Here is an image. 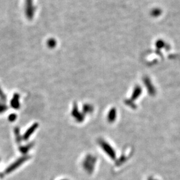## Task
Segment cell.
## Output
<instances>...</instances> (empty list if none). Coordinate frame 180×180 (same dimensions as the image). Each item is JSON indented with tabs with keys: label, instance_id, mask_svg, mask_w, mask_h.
Segmentation results:
<instances>
[{
	"label": "cell",
	"instance_id": "cell-12",
	"mask_svg": "<svg viewBox=\"0 0 180 180\" xmlns=\"http://www.w3.org/2000/svg\"><path fill=\"white\" fill-rule=\"evenodd\" d=\"M56 44H57L56 40L53 38L49 39L47 41V45L49 48H51V49L54 48L56 46Z\"/></svg>",
	"mask_w": 180,
	"mask_h": 180
},
{
	"label": "cell",
	"instance_id": "cell-8",
	"mask_svg": "<svg viewBox=\"0 0 180 180\" xmlns=\"http://www.w3.org/2000/svg\"><path fill=\"white\" fill-rule=\"evenodd\" d=\"M117 118V110L115 108H112L108 114V121L110 122H113Z\"/></svg>",
	"mask_w": 180,
	"mask_h": 180
},
{
	"label": "cell",
	"instance_id": "cell-7",
	"mask_svg": "<svg viewBox=\"0 0 180 180\" xmlns=\"http://www.w3.org/2000/svg\"><path fill=\"white\" fill-rule=\"evenodd\" d=\"M11 106L15 109H18L20 107V95L18 94H14L12 100L10 102Z\"/></svg>",
	"mask_w": 180,
	"mask_h": 180
},
{
	"label": "cell",
	"instance_id": "cell-1",
	"mask_svg": "<svg viewBox=\"0 0 180 180\" xmlns=\"http://www.w3.org/2000/svg\"><path fill=\"white\" fill-rule=\"evenodd\" d=\"M96 162V158L92 156H87L83 162V167L84 170L89 174H91L94 170Z\"/></svg>",
	"mask_w": 180,
	"mask_h": 180
},
{
	"label": "cell",
	"instance_id": "cell-4",
	"mask_svg": "<svg viewBox=\"0 0 180 180\" xmlns=\"http://www.w3.org/2000/svg\"><path fill=\"white\" fill-rule=\"evenodd\" d=\"M25 14L29 20L34 18L35 15V7L33 0H25Z\"/></svg>",
	"mask_w": 180,
	"mask_h": 180
},
{
	"label": "cell",
	"instance_id": "cell-9",
	"mask_svg": "<svg viewBox=\"0 0 180 180\" xmlns=\"http://www.w3.org/2000/svg\"><path fill=\"white\" fill-rule=\"evenodd\" d=\"M34 146V143H30L29 144H28L25 146H21L20 147V151L21 152V153L25 154L28 153V152L32 148V147Z\"/></svg>",
	"mask_w": 180,
	"mask_h": 180
},
{
	"label": "cell",
	"instance_id": "cell-6",
	"mask_svg": "<svg viewBox=\"0 0 180 180\" xmlns=\"http://www.w3.org/2000/svg\"><path fill=\"white\" fill-rule=\"evenodd\" d=\"M39 125L38 123H35L34 124H33L25 133L24 136H22V139L24 140H27L29 139L30 136L34 133V132L36 130V129L38 127Z\"/></svg>",
	"mask_w": 180,
	"mask_h": 180
},
{
	"label": "cell",
	"instance_id": "cell-5",
	"mask_svg": "<svg viewBox=\"0 0 180 180\" xmlns=\"http://www.w3.org/2000/svg\"><path fill=\"white\" fill-rule=\"evenodd\" d=\"M72 115L73 116V117L75 118V119L78 122H83L84 119V115L83 113H81L79 112L77 104L76 105L74 104V105L73 109L72 111Z\"/></svg>",
	"mask_w": 180,
	"mask_h": 180
},
{
	"label": "cell",
	"instance_id": "cell-18",
	"mask_svg": "<svg viewBox=\"0 0 180 180\" xmlns=\"http://www.w3.org/2000/svg\"><path fill=\"white\" fill-rule=\"evenodd\" d=\"M0 105H1V104H0Z\"/></svg>",
	"mask_w": 180,
	"mask_h": 180
},
{
	"label": "cell",
	"instance_id": "cell-3",
	"mask_svg": "<svg viewBox=\"0 0 180 180\" xmlns=\"http://www.w3.org/2000/svg\"><path fill=\"white\" fill-rule=\"evenodd\" d=\"M99 143L103 150L109 156V157L113 160L116 158V153L112 146L104 140H100Z\"/></svg>",
	"mask_w": 180,
	"mask_h": 180
},
{
	"label": "cell",
	"instance_id": "cell-11",
	"mask_svg": "<svg viewBox=\"0 0 180 180\" xmlns=\"http://www.w3.org/2000/svg\"><path fill=\"white\" fill-rule=\"evenodd\" d=\"M140 94H141V89H140V88L139 87H136V88L134 89V91L133 92V94H132V98H131V99H132V100H136V98H138Z\"/></svg>",
	"mask_w": 180,
	"mask_h": 180
},
{
	"label": "cell",
	"instance_id": "cell-16",
	"mask_svg": "<svg viewBox=\"0 0 180 180\" xmlns=\"http://www.w3.org/2000/svg\"><path fill=\"white\" fill-rule=\"evenodd\" d=\"M8 109V107L4 104L0 105V113H2Z\"/></svg>",
	"mask_w": 180,
	"mask_h": 180
},
{
	"label": "cell",
	"instance_id": "cell-14",
	"mask_svg": "<svg viewBox=\"0 0 180 180\" xmlns=\"http://www.w3.org/2000/svg\"><path fill=\"white\" fill-rule=\"evenodd\" d=\"M0 100L3 102H5L7 101V96L3 91L1 87H0Z\"/></svg>",
	"mask_w": 180,
	"mask_h": 180
},
{
	"label": "cell",
	"instance_id": "cell-2",
	"mask_svg": "<svg viewBox=\"0 0 180 180\" xmlns=\"http://www.w3.org/2000/svg\"><path fill=\"white\" fill-rule=\"evenodd\" d=\"M30 157L29 156H24L22 157L18 158L17 160L13 162L11 165H10L5 171V173L9 174L12 171H13L16 169H18L20 166H21L24 162L27 161Z\"/></svg>",
	"mask_w": 180,
	"mask_h": 180
},
{
	"label": "cell",
	"instance_id": "cell-17",
	"mask_svg": "<svg viewBox=\"0 0 180 180\" xmlns=\"http://www.w3.org/2000/svg\"><path fill=\"white\" fill-rule=\"evenodd\" d=\"M61 180H67V179H61Z\"/></svg>",
	"mask_w": 180,
	"mask_h": 180
},
{
	"label": "cell",
	"instance_id": "cell-10",
	"mask_svg": "<svg viewBox=\"0 0 180 180\" xmlns=\"http://www.w3.org/2000/svg\"><path fill=\"white\" fill-rule=\"evenodd\" d=\"M14 133H15V139L16 142L18 143H20L22 141V137L20 133V129L18 127H16L14 129Z\"/></svg>",
	"mask_w": 180,
	"mask_h": 180
},
{
	"label": "cell",
	"instance_id": "cell-13",
	"mask_svg": "<svg viewBox=\"0 0 180 180\" xmlns=\"http://www.w3.org/2000/svg\"><path fill=\"white\" fill-rule=\"evenodd\" d=\"M93 111L92 106L89 104H85L83 107V111L85 113H89L92 112Z\"/></svg>",
	"mask_w": 180,
	"mask_h": 180
},
{
	"label": "cell",
	"instance_id": "cell-15",
	"mask_svg": "<svg viewBox=\"0 0 180 180\" xmlns=\"http://www.w3.org/2000/svg\"><path fill=\"white\" fill-rule=\"evenodd\" d=\"M16 117H17V116H16V115L15 113H11L8 117V120L9 122H14L16 119Z\"/></svg>",
	"mask_w": 180,
	"mask_h": 180
}]
</instances>
